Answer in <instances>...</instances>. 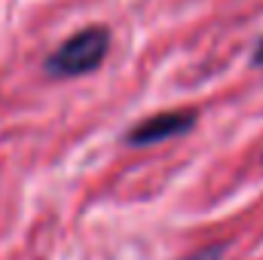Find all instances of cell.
Masks as SVG:
<instances>
[{"label": "cell", "instance_id": "obj_1", "mask_svg": "<svg viewBox=\"0 0 263 260\" xmlns=\"http://www.w3.org/2000/svg\"><path fill=\"white\" fill-rule=\"evenodd\" d=\"M110 52V31L104 25H89L77 34H70L59 49H52L46 55V73L59 77V80H70V77H83L92 73L104 65Z\"/></svg>", "mask_w": 263, "mask_h": 260}, {"label": "cell", "instance_id": "obj_2", "mask_svg": "<svg viewBox=\"0 0 263 260\" xmlns=\"http://www.w3.org/2000/svg\"><path fill=\"white\" fill-rule=\"evenodd\" d=\"M196 110H162V114H153V117L141 120L138 126H132L123 135V141L129 147H153V144H162L168 138L187 135L196 126Z\"/></svg>", "mask_w": 263, "mask_h": 260}, {"label": "cell", "instance_id": "obj_3", "mask_svg": "<svg viewBox=\"0 0 263 260\" xmlns=\"http://www.w3.org/2000/svg\"><path fill=\"white\" fill-rule=\"evenodd\" d=\"M223 251H227V242H217V245H208V248H202V251H196V254H190L184 260H220Z\"/></svg>", "mask_w": 263, "mask_h": 260}, {"label": "cell", "instance_id": "obj_4", "mask_svg": "<svg viewBox=\"0 0 263 260\" xmlns=\"http://www.w3.org/2000/svg\"><path fill=\"white\" fill-rule=\"evenodd\" d=\"M251 65L263 67V37H260V43L254 46V52H251Z\"/></svg>", "mask_w": 263, "mask_h": 260}]
</instances>
